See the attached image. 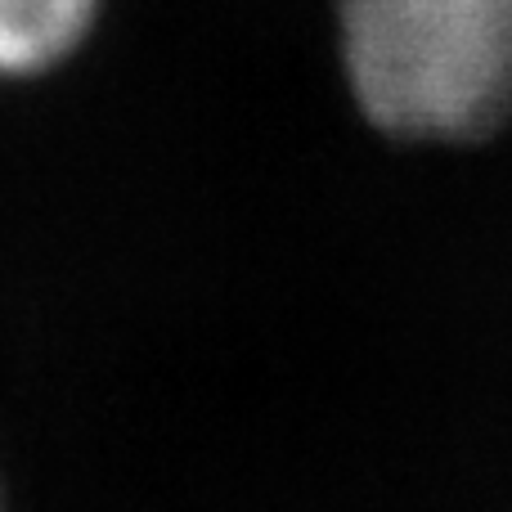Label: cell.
Segmentation results:
<instances>
[{"label": "cell", "mask_w": 512, "mask_h": 512, "mask_svg": "<svg viewBox=\"0 0 512 512\" xmlns=\"http://www.w3.org/2000/svg\"><path fill=\"white\" fill-rule=\"evenodd\" d=\"M342 63L400 140H477L512 117V0H342Z\"/></svg>", "instance_id": "cell-1"}, {"label": "cell", "mask_w": 512, "mask_h": 512, "mask_svg": "<svg viewBox=\"0 0 512 512\" xmlns=\"http://www.w3.org/2000/svg\"><path fill=\"white\" fill-rule=\"evenodd\" d=\"M99 0H0V77L63 63L95 23Z\"/></svg>", "instance_id": "cell-2"}]
</instances>
